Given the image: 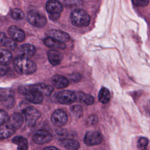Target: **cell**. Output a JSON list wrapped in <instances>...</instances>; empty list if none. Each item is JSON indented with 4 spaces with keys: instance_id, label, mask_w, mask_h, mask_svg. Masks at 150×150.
I'll return each instance as SVG.
<instances>
[{
    "instance_id": "1",
    "label": "cell",
    "mask_w": 150,
    "mask_h": 150,
    "mask_svg": "<svg viewBox=\"0 0 150 150\" xmlns=\"http://www.w3.org/2000/svg\"><path fill=\"white\" fill-rule=\"evenodd\" d=\"M13 66L15 70L21 74H30L36 70V65L33 61L21 56L15 59Z\"/></svg>"
},
{
    "instance_id": "2",
    "label": "cell",
    "mask_w": 150,
    "mask_h": 150,
    "mask_svg": "<svg viewBox=\"0 0 150 150\" xmlns=\"http://www.w3.org/2000/svg\"><path fill=\"white\" fill-rule=\"evenodd\" d=\"M71 23L76 27H84L88 25L90 21V16L83 9H74L70 15Z\"/></svg>"
},
{
    "instance_id": "3",
    "label": "cell",
    "mask_w": 150,
    "mask_h": 150,
    "mask_svg": "<svg viewBox=\"0 0 150 150\" xmlns=\"http://www.w3.org/2000/svg\"><path fill=\"white\" fill-rule=\"evenodd\" d=\"M20 92L25 95L26 99L33 104H40L43 101V95L38 91L28 88L26 86L20 87Z\"/></svg>"
},
{
    "instance_id": "4",
    "label": "cell",
    "mask_w": 150,
    "mask_h": 150,
    "mask_svg": "<svg viewBox=\"0 0 150 150\" xmlns=\"http://www.w3.org/2000/svg\"><path fill=\"white\" fill-rule=\"evenodd\" d=\"M27 19L30 24L38 28L44 26L47 22L46 18L43 15L35 11H31L28 12Z\"/></svg>"
},
{
    "instance_id": "5",
    "label": "cell",
    "mask_w": 150,
    "mask_h": 150,
    "mask_svg": "<svg viewBox=\"0 0 150 150\" xmlns=\"http://www.w3.org/2000/svg\"><path fill=\"white\" fill-rule=\"evenodd\" d=\"M23 112L29 127H33L40 117V112L36 108L32 107H26Z\"/></svg>"
},
{
    "instance_id": "6",
    "label": "cell",
    "mask_w": 150,
    "mask_h": 150,
    "mask_svg": "<svg viewBox=\"0 0 150 150\" xmlns=\"http://www.w3.org/2000/svg\"><path fill=\"white\" fill-rule=\"evenodd\" d=\"M56 99L60 104H71L77 100V96L73 91L70 90H63L57 94Z\"/></svg>"
},
{
    "instance_id": "7",
    "label": "cell",
    "mask_w": 150,
    "mask_h": 150,
    "mask_svg": "<svg viewBox=\"0 0 150 150\" xmlns=\"http://www.w3.org/2000/svg\"><path fill=\"white\" fill-rule=\"evenodd\" d=\"M51 121L55 126L62 127L67 122V114L63 110H56L52 115Z\"/></svg>"
},
{
    "instance_id": "8",
    "label": "cell",
    "mask_w": 150,
    "mask_h": 150,
    "mask_svg": "<svg viewBox=\"0 0 150 150\" xmlns=\"http://www.w3.org/2000/svg\"><path fill=\"white\" fill-rule=\"evenodd\" d=\"M102 141V137L98 131L87 132L84 138V142L87 146H94L100 144Z\"/></svg>"
},
{
    "instance_id": "9",
    "label": "cell",
    "mask_w": 150,
    "mask_h": 150,
    "mask_svg": "<svg viewBox=\"0 0 150 150\" xmlns=\"http://www.w3.org/2000/svg\"><path fill=\"white\" fill-rule=\"evenodd\" d=\"M52 139L51 134L45 129L38 130L33 136V141L37 144H44L49 142Z\"/></svg>"
},
{
    "instance_id": "10",
    "label": "cell",
    "mask_w": 150,
    "mask_h": 150,
    "mask_svg": "<svg viewBox=\"0 0 150 150\" xmlns=\"http://www.w3.org/2000/svg\"><path fill=\"white\" fill-rule=\"evenodd\" d=\"M47 35L58 41L66 43L70 40V36L65 32L56 29H51L47 31Z\"/></svg>"
},
{
    "instance_id": "11",
    "label": "cell",
    "mask_w": 150,
    "mask_h": 150,
    "mask_svg": "<svg viewBox=\"0 0 150 150\" xmlns=\"http://www.w3.org/2000/svg\"><path fill=\"white\" fill-rule=\"evenodd\" d=\"M8 33L12 39L17 42H23L25 39V34L23 30L19 27L13 25L8 29Z\"/></svg>"
},
{
    "instance_id": "12",
    "label": "cell",
    "mask_w": 150,
    "mask_h": 150,
    "mask_svg": "<svg viewBox=\"0 0 150 150\" xmlns=\"http://www.w3.org/2000/svg\"><path fill=\"white\" fill-rule=\"evenodd\" d=\"M26 87L32 90H36L42 94L43 96H49L53 91V87L49 85H46L43 83H39L32 85L26 86Z\"/></svg>"
},
{
    "instance_id": "13",
    "label": "cell",
    "mask_w": 150,
    "mask_h": 150,
    "mask_svg": "<svg viewBox=\"0 0 150 150\" xmlns=\"http://www.w3.org/2000/svg\"><path fill=\"white\" fill-rule=\"evenodd\" d=\"M46 9L49 14H60L63 11V6L57 0H49L46 4Z\"/></svg>"
},
{
    "instance_id": "14",
    "label": "cell",
    "mask_w": 150,
    "mask_h": 150,
    "mask_svg": "<svg viewBox=\"0 0 150 150\" xmlns=\"http://www.w3.org/2000/svg\"><path fill=\"white\" fill-rule=\"evenodd\" d=\"M23 121V118L21 114L14 113L10 117H9L6 124L16 131L22 126Z\"/></svg>"
},
{
    "instance_id": "15",
    "label": "cell",
    "mask_w": 150,
    "mask_h": 150,
    "mask_svg": "<svg viewBox=\"0 0 150 150\" xmlns=\"http://www.w3.org/2000/svg\"><path fill=\"white\" fill-rule=\"evenodd\" d=\"M35 47L30 44H23L19 48V53L21 56L30 58L35 53Z\"/></svg>"
},
{
    "instance_id": "16",
    "label": "cell",
    "mask_w": 150,
    "mask_h": 150,
    "mask_svg": "<svg viewBox=\"0 0 150 150\" xmlns=\"http://www.w3.org/2000/svg\"><path fill=\"white\" fill-rule=\"evenodd\" d=\"M52 82L54 87L60 89L66 88L69 84V81L66 77L59 74L53 76Z\"/></svg>"
},
{
    "instance_id": "17",
    "label": "cell",
    "mask_w": 150,
    "mask_h": 150,
    "mask_svg": "<svg viewBox=\"0 0 150 150\" xmlns=\"http://www.w3.org/2000/svg\"><path fill=\"white\" fill-rule=\"evenodd\" d=\"M47 57L49 62L53 66H56L60 64L63 58L61 53L55 50H50L48 51Z\"/></svg>"
},
{
    "instance_id": "18",
    "label": "cell",
    "mask_w": 150,
    "mask_h": 150,
    "mask_svg": "<svg viewBox=\"0 0 150 150\" xmlns=\"http://www.w3.org/2000/svg\"><path fill=\"white\" fill-rule=\"evenodd\" d=\"M12 60V55L7 49L0 48V64L7 66Z\"/></svg>"
},
{
    "instance_id": "19",
    "label": "cell",
    "mask_w": 150,
    "mask_h": 150,
    "mask_svg": "<svg viewBox=\"0 0 150 150\" xmlns=\"http://www.w3.org/2000/svg\"><path fill=\"white\" fill-rule=\"evenodd\" d=\"M44 43L46 46L49 47L54 48V49H63L66 47V45L64 43L58 41L53 38L48 37L44 40Z\"/></svg>"
},
{
    "instance_id": "20",
    "label": "cell",
    "mask_w": 150,
    "mask_h": 150,
    "mask_svg": "<svg viewBox=\"0 0 150 150\" xmlns=\"http://www.w3.org/2000/svg\"><path fill=\"white\" fill-rule=\"evenodd\" d=\"M15 132V130L6 123V124L1 125H0V139H4L8 138L12 136Z\"/></svg>"
},
{
    "instance_id": "21",
    "label": "cell",
    "mask_w": 150,
    "mask_h": 150,
    "mask_svg": "<svg viewBox=\"0 0 150 150\" xmlns=\"http://www.w3.org/2000/svg\"><path fill=\"white\" fill-rule=\"evenodd\" d=\"M60 144L69 150H77L80 147L79 142L72 139H63L60 141Z\"/></svg>"
},
{
    "instance_id": "22",
    "label": "cell",
    "mask_w": 150,
    "mask_h": 150,
    "mask_svg": "<svg viewBox=\"0 0 150 150\" xmlns=\"http://www.w3.org/2000/svg\"><path fill=\"white\" fill-rule=\"evenodd\" d=\"M12 142L18 145V150H28V141L23 137H15L12 139Z\"/></svg>"
},
{
    "instance_id": "23",
    "label": "cell",
    "mask_w": 150,
    "mask_h": 150,
    "mask_svg": "<svg viewBox=\"0 0 150 150\" xmlns=\"http://www.w3.org/2000/svg\"><path fill=\"white\" fill-rule=\"evenodd\" d=\"M98 100L103 104H107L110 100V93L109 90L105 87H102L98 93Z\"/></svg>"
},
{
    "instance_id": "24",
    "label": "cell",
    "mask_w": 150,
    "mask_h": 150,
    "mask_svg": "<svg viewBox=\"0 0 150 150\" xmlns=\"http://www.w3.org/2000/svg\"><path fill=\"white\" fill-rule=\"evenodd\" d=\"M78 98L80 103L88 105L93 104L94 102V99L92 96L83 92H80L79 93Z\"/></svg>"
},
{
    "instance_id": "25",
    "label": "cell",
    "mask_w": 150,
    "mask_h": 150,
    "mask_svg": "<svg viewBox=\"0 0 150 150\" xmlns=\"http://www.w3.org/2000/svg\"><path fill=\"white\" fill-rule=\"evenodd\" d=\"M14 93L7 88H0V101H5L12 97H13Z\"/></svg>"
},
{
    "instance_id": "26",
    "label": "cell",
    "mask_w": 150,
    "mask_h": 150,
    "mask_svg": "<svg viewBox=\"0 0 150 150\" xmlns=\"http://www.w3.org/2000/svg\"><path fill=\"white\" fill-rule=\"evenodd\" d=\"M71 112L76 118H80L83 114V107L80 105H74L70 108Z\"/></svg>"
},
{
    "instance_id": "27",
    "label": "cell",
    "mask_w": 150,
    "mask_h": 150,
    "mask_svg": "<svg viewBox=\"0 0 150 150\" xmlns=\"http://www.w3.org/2000/svg\"><path fill=\"white\" fill-rule=\"evenodd\" d=\"M11 15L12 18L16 20H21L25 16L23 11L19 8H14L11 12Z\"/></svg>"
},
{
    "instance_id": "28",
    "label": "cell",
    "mask_w": 150,
    "mask_h": 150,
    "mask_svg": "<svg viewBox=\"0 0 150 150\" xmlns=\"http://www.w3.org/2000/svg\"><path fill=\"white\" fill-rule=\"evenodd\" d=\"M148 144V139L145 137H140L137 142V146L140 150H145Z\"/></svg>"
},
{
    "instance_id": "29",
    "label": "cell",
    "mask_w": 150,
    "mask_h": 150,
    "mask_svg": "<svg viewBox=\"0 0 150 150\" xmlns=\"http://www.w3.org/2000/svg\"><path fill=\"white\" fill-rule=\"evenodd\" d=\"M66 6L69 7L79 6L83 4L82 0H64Z\"/></svg>"
},
{
    "instance_id": "30",
    "label": "cell",
    "mask_w": 150,
    "mask_h": 150,
    "mask_svg": "<svg viewBox=\"0 0 150 150\" xmlns=\"http://www.w3.org/2000/svg\"><path fill=\"white\" fill-rule=\"evenodd\" d=\"M9 119L8 113L2 110H0V125L6 124Z\"/></svg>"
},
{
    "instance_id": "31",
    "label": "cell",
    "mask_w": 150,
    "mask_h": 150,
    "mask_svg": "<svg viewBox=\"0 0 150 150\" xmlns=\"http://www.w3.org/2000/svg\"><path fill=\"white\" fill-rule=\"evenodd\" d=\"M16 43L15 41L10 38H8L4 45V47H5L6 49L9 50H13L16 47Z\"/></svg>"
},
{
    "instance_id": "32",
    "label": "cell",
    "mask_w": 150,
    "mask_h": 150,
    "mask_svg": "<svg viewBox=\"0 0 150 150\" xmlns=\"http://www.w3.org/2000/svg\"><path fill=\"white\" fill-rule=\"evenodd\" d=\"M98 117L96 115H90L87 119V124L89 125H94L98 122Z\"/></svg>"
},
{
    "instance_id": "33",
    "label": "cell",
    "mask_w": 150,
    "mask_h": 150,
    "mask_svg": "<svg viewBox=\"0 0 150 150\" xmlns=\"http://www.w3.org/2000/svg\"><path fill=\"white\" fill-rule=\"evenodd\" d=\"M15 100L13 97H12L5 101H4V105L6 108H10L12 107L14 105Z\"/></svg>"
},
{
    "instance_id": "34",
    "label": "cell",
    "mask_w": 150,
    "mask_h": 150,
    "mask_svg": "<svg viewBox=\"0 0 150 150\" xmlns=\"http://www.w3.org/2000/svg\"><path fill=\"white\" fill-rule=\"evenodd\" d=\"M8 37L4 32H0V46H4Z\"/></svg>"
},
{
    "instance_id": "35",
    "label": "cell",
    "mask_w": 150,
    "mask_h": 150,
    "mask_svg": "<svg viewBox=\"0 0 150 150\" xmlns=\"http://www.w3.org/2000/svg\"><path fill=\"white\" fill-rule=\"evenodd\" d=\"M135 4L139 6H145L149 4V0H134Z\"/></svg>"
},
{
    "instance_id": "36",
    "label": "cell",
    "mask_w": 150,
    "mask_h": 150,
    "mask_svg": "<svg viewBox=\"0 0 150 150\" xmlns=\"http://www.w3.org/2000/svg\"><path fill=\"white\" fill-rule=\"evenodd\" d=\"M70 79L71 81H72L77 82V81H79L80 80L81 76H80V75L79 73L71 74V76H70Z\"/></svg>"
},
{
    "instance_id": "37",
    "label": "cell",
    "mask_w": 150,
    "mask_h": 150,
    "mask_svg": "<svg viewBox=\"0 0 150 150\" xmlns=\"http://www.w3.org/2000/svg\"><path fill=\"white\" fill-rule=\"evenodd\" d=\"M8 67L5 65H2L0 67V76L5 75L8 71Z\"/></svg>"
},
{
    "instance_id": "38",
    "label": "cell",
    "mask_w": 150,
    "mask_h": 150,
    "mask_svg": "<svg viewBox=\"0 0 150 150\" xmlns=\"http://www.w3.org/2000/svg\"><path fill=\"white\" fill-rule=\"evenodd\" d=\"M49 17L52 21H56L60 17V14H49Z\"/></svg>"
},
{
    "instance_id": "39",
    "label": "cell",
    "mask_w": 150,
    "mask_h": 150,
    "mask_svg": "<svg viewBox=\"0 0 150 150\" xmlns=\"http://www.w3.org/2000/svg\"><path fill=\"white\" fill-rule=\"evenodd\" d=\"M43 150H60L59 149H57V148L54 147V146H47L46 148H45Z\"/></svg>"
}]
</instances>
